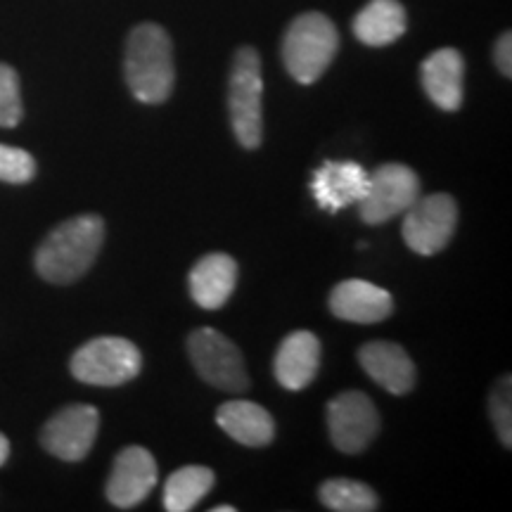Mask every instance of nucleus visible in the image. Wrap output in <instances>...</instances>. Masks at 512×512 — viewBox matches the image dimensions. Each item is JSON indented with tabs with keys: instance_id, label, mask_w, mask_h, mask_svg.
Returning <instances> with one entry per match:
<instances>
[{
	"instance_id": "nucleus-1",
	"label": "nucleus",
	"mask_w": 512,
	"mask_h": 512,
	"mask_svg": "<svg viewBox=\"0 0 512 512\" xmlns=\"http://www.w3.org/2000/svg\"><path fill=\"white\" fill-rule=\"evenodd\" d=\"M105 242V223L95 214L67 219L48 233L36 249V271L53 285H72L98 259Z\"/></svg>"
},
{
	"instance_id": "nucleus-2",
	"label": "nucleus",
	"mask_w": 512,
	"mask_h": 512,
	"mask_svg": "<svg viewBox=\"0 0 512 512\" xmlns=\"http://www.w3.org/2000/svg\"><path fill=\"white\" fill-rule=\"evenodd\" d=\"M124 74L136 100L145 105H162L169 100L176 83L174 46L159 24H138L128 34Z\"/></svg>"
},
{
	"instance_id": "nucleus-3",
	"label": "nucleus",
	"mask_w": 512,
	"mask_h": 512,
	"mask_svg": "<svg viewBox=\"0 0 512 512\" xmlns=\"http://www.w3.org/2000/svg\"><path fill=\"white\" fill-rule=\"evenodd\" d=\"M339 48L337 27L320 12L299 15L283 38V60L294 81H318L335 60Z\"/></svg>"
},
{
	"instance_id": "nucleus-4",
	"label": "nucleus",
	"mask_w": 512,
	"mask_h": 512,
	"mask_svg": "<svg viewBox=\"0 0 512 512\" xmlns=\"http://www.w3.org/2000/svg\"><path fill=\"white\" fill-rule=\"evenodd\" d=\"M264 79H261V57L254 48H240L233 57L228 86L230 124L238 143L247 150H256L264 140Z\"/></svg>"
},
{
	"instance_id": "nucleus-5",
	"label": "nucleus",
	"mask_w": 512,
	"mask_h": 512,
	"mask_svg": "<svg viewBox=\"0 0 512 512\" xmlns=\"http://www.w3.org/2000/svg\"><path fill=\"white\" fill-rule=\"evenodd\" d=\"M72 375L93 387H119L143 370V354L124 337H95L74 351Z\"/></svg>"
},
{
	"instance_id": "nucleus-6",
	"label": "nucleus",
	"mask_w": 512,
	"mask_h": 512,
	"mask_svg": "<svg viewBox=\"0 0 512 512\" xmlns=\"http://www.w3.org/2000/svg\"><path fill=\"white\" fill-rule=\"evenodd\" d=\"M188 354L192 366L211 387L221 392H245L249 375L242 351L223 332L200 328L188 337Z\"/></svg>"
},
{
	"instance_id": "nucleus-7",
	"label": "nucleus",
	"mask_w": 512,
	"mask_h": 512,
	"mask_svg": "<svg viewBox=\"0 0 512 512\" xmlns=\"http://www.w3.org/2000/svg\"><path fill=\"white\" fill-rule=\"evenodd\" d=\"M403 214V242L420 256L441 252L456 233L458 204L444 192L418 197Z\"/></svg>"
},
{
	"instance_id": "nucleus-8",
	"label": "nucleus",
	"mask_w": 512,
	"mask_h": 512,
	"mask_svg": "<svg viewBox=\"0 0 512 512\" xmlns=\"http://www.w3.org/2000/svg\"><path fill=\"white\" fill-rule=\"evenodd\" d=\"M420 197V178L406 164H384L370 174L368 190L356 202L368 226H380L399 216Z\"/></svg>"
},
{
	"instance_id": "nucleus-9",
	"label": "nucleus",
	"mask_w": 512,
	"mask_h": 512,
	"mask_svg": "<svg viewBox=\"0 0 512 512\" xmlns=\"http://www.w3.org/2000/svg\"><path fill=\"white\" fill-rule=\"evenodd\" d=\"M100 413L88 403H74L62 408L50 418L41 430V444L50 456L64 463H79L91 453L98 439Z\"/></svg>"
},
{
	"instance_id": "nucleus-10",
	"label": "nucleus",
	"mask_w": 512,
	"mask_h": 512,
	"mask_svg": "<svg viewBox=\"0 0 512 512\" xmlns=\"http://www.w3.org/2000/svg\"><path fill=\"white\" fill-rule=\"evenodd\" d=\"M330 439L342 453H361L380 432V415L363 392H342L328 403Z\"/></svg>"
},
{
	"instance_id": "nucleus-11",
	"label": "nucleus",
	"mask_w": 512,
	"mask_h": 512,
	"mask_svg": "<svg viewBox=\"0 0 512 512\" xmlns=\"http://www.w3.org/2000/svg\"><path fill=\"white\" fill-rule=\"evenodd\" d=\"M157 460L143 446H126L114 458L112 475L107 479V498L114 508L131 510L143 503L157 486Z\"/></svg>"
},
{
	"instance_id": "nucleus-12",
	"label": "nucleus",
	"mask_w": 512,
	"mask_h": 512,
	"mask_svg": "<svg viewBox=\"0 0 512 512\" xmlns=\"http://www.w3.org/2000/svg\"><path fill=\"white\" fill-rule=\"evenodd\" d=\"M370 174L356 162H325L311 176L313 200L320 209L337 214L366 195Z\"/></svg>"
},
{
	"instance_id": "nucleus-13",
	"label": "nucleus",
	"mask_w": 512,
	"mask_h": 512,
	"mask_svg": "<svg viewBox=\"0 0 512 512\" xmlns=\"http://www.w3.org/2000/svg\"><path fill=\"white\" fill-rule=\"evenodd\" d=\"M330 311L349 323H380L394 311L392 294L368 280H344L330 294Z\"/></svg>"
},
{
	"instance_id": "nucleus-14",
	"label": "nucleus",
	"mask_w": 512,
	"mask_h": 512,
	"mask_svg": "<svg viewBox=\"0 0 512 512\" xmlns=\"http://www.w3.org/2000/svg\"><path fill=\"white\" fill-rule=\"evenodd\" d=\"M320 366V342L309 330L290 332L275 354V380L290 392H302L316 380Z\"/></svg>"
},
{
	"instance_id": "nucleus-15",
	"label": "nucleus",
	"mask_w": 512,
	"mask_h": 512,
	"mask_svg": "<svg viewBox=\"0 0 512 512\" xmlns=\"http://www.w3.org/2000/svg\"><path fill=\"white\" fill-rule=\"evenodd\" d=\"M422 88L439 110L456 112L463 105L465 60L456 48H439L422 62Z\"/></svg>"
},
{
	"instance_id": "nucleus-16",
	"label": "nucleus",
	"mask_w": 512,
	"mask_h": 512,
	"mask_svg": "<svg viewBox=\"0 0 512 512\" xmlns=\"http://www.w3.org/2000/svg\"><path fill=\"white\" fill-rule=\"evenodd\" d=\"M358 361L370 380L389 394L403 396L415 387V366L408 351L394 342H370L358 351Z\"/></svg>"
},
{
	"instance_id": "nucleus-17",
	"label": "nucleus",
	"mask_w": 512,
	"mask_h": 512,
	"mask_svg": "<svg viewBox=\"0 0 512 512\" xmlns=\"http://www.w3.org/2000/svg\"><path fill=\"white\" fill-rule=\"evenodd\" d=\"M238 285V264L233 256L214 252L202 256L190 271V294L207 311L221 309Z\"/></svg>"
},
{
	"instance_id": "nucleus-18",
	"label": "nucleus",
	"mask_w": 512,
	"mask_h": 512,
	"mask_svg": "<svg viewBox=\"0 0 512 512\" xmlns=\"http://www.w3.org/2000/svg\"><path fill=\"white\" fill-rule=\"evenodd\" d=\"M216 422L230 439L242 446H268L275 437V422L264 406L254 401H226L216 413Z\"/></svg>"
},
{
	"instance_id": "nucleus-19",
	"label": "nucleus",
	"mask_w": 512,
	"mask_h": 512,
	"mask_svg": "<svg viewBox=\"0 0 512 512\" xmlns=\"http://www.w3.org/2000/svg\"><path fill=\"white\" fill-rule=\"evenodd\" d=\"M408 17L399 0H370L354 17V34L363 46L382 48L406 34Z\"/></svg>"
},
{
	"instance_id": "nucleus-20",
	"label": "nucleus",
	"mask_w": 512,
	"mask_h": 512,
	"mask_svg": "<svg viewBox=\"0 0 512 512\" xmlns=\"http://www.w3.org/2000/svg\"><path fill=\"white\" fill-rule=\"evenodd\" d=\"M216 477L209 467L188 465L176 470L164 484V508L169 512H188L209 494Z\"/></svg>"
},
{
	"instance_id": "nucleus-21",
	"label": "nucleus",
	"mask_w": 512,
	"mask_h": 512,
	"mask_svg": "<svg viewBox=\"0 0 512 512\" xmlns=\"http://www.w3.org/2000/svg\"><path fill=\"white\" fill-rule=\"evenodd\" d=\"M320 501L335 512H373L377 494L368 484L356 479H328L320 486Z\"/></svg>"
},
{
	"instance_id": "nucleus-22",
	"label": "nucleus",
	"mask_w": 512,
	"mask_h": 512,
	"mask_svg": "<svg viewBox=\"0 0 512 512\" xmlns=\"http://www.w3.org/2000/svg\"><path fill=\"white\" fill-rule=\"evenodd\" d=\"M24 105L19 76L10 64L0 62V128H15L22 121Z\"/></svg>"
},
{
	"instance_id": "nucleus-23",
	"label": "nucleus",
	"mask_w": 512,
	"mask_h": 512,
	"mask_svg": "<svg viewBox=\"0 0 512 512\" xmlns=\"http://www.w3.org/2000/svg\"><path fill=\"white\" fill-rule=\"evenodd\" d=\"M36 176V159L27 150L0 143V181L22 185Z\"/></svg>"
},
{
	"instance_id": "nucleus-24",
	"label": "nucleus",
	"mask_w": 512,
	"mask_h": 512,
	"mask_svg": "<svg viewBox=\"0 0 512 512\" xmlns=\"http://www.w3.org/2000/svg\"><path fill=\"white\" fill-rule=\"evenodd\" d=\"M489 408H491V420H494V425H496L498 439L503 441L505 448H510V444H512V382H510V377L498 380L496 389L491 392Z\"/></svg>"
},
{
	"instance_id": "nucleus-25",
	"label": "nucleus",
	"mask_w": 512,
	"mask_h": 512,
	"mask_svg": "<svg viewBox=\"0 0 512 512\" xmlns=\"http://www.w3.org/2000/svg\"><path fill=\"white\" fill-rule=\"evenodd\" d=\"M494 57H496V67L501 69V74L512 76V36H510V31L498 38Z\"/></svg>"
},
{
	"instance_id": "nucleus-26",
	"label": "nucleus",
	"mask_w": 512,
	"mask_h": 512,
	"mask_svg": "<svg viewBox=\"0 0 512 512\" xmlns=\"http://www.w3.org/2000/svg\"><path fill=\"white\" fill-rule=\"evenodd\" d=\"M8 458H10V441L5 434H0V465L8 463Z\"/></svg>"
},
{
	"instance_id": "nucleus-27",
	"label": "nucleus",
	"mask_w": 512,
	"mask_h": 512,
	"mask_svg": "<svg viewBox=\"0 0 512 512\" xmlns=\"http://www.w3.org/2000/svg\"><path fill=\"white\" fill-rule=\"evenodd\" d=\"M214 512H235V505H219V508H214Z\"/></svg>"
}]
</instances>
